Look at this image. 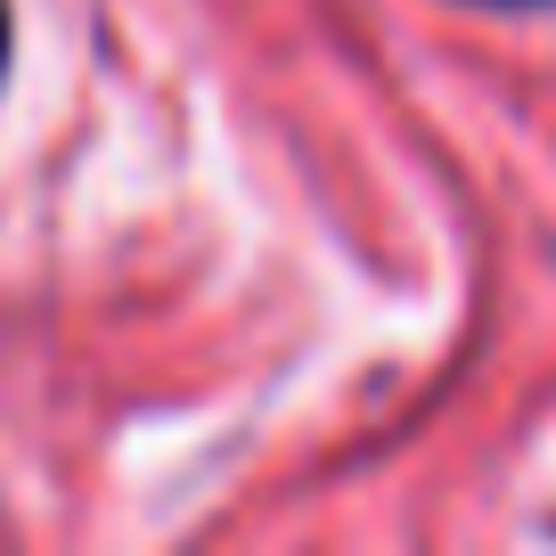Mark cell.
I'll use <instances>...</instances> for the list:
<instances>
[{"label":"cell","instance_id":"1","mask_svg":"<svg viewBox=\"0 0 556 556\" xmlns=\"http://www.w3.org/2000/svg\"><path fill=\"white\" fill-rule=\"evenodd\" d=\"M467 9H556V0H467Z\"/></svg>","mask_w":556,"mask_h":556},{"label":"cell","instance_id":"2","mask_svg":"<svg viewBox=\"0 0 556 556\" xmlns=\"http://www.w3.org/2000/svg\"><path fill=\"white\" fill-rule=\"evenodd\" d=\"M0 83H9V0H0Z\"/></svg>","mask_w":556,"mask_h":556}]
</instances>
